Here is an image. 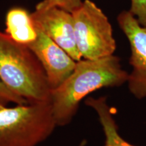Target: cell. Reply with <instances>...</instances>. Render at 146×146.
Segmentation results:
<instances>
[{
    "instance_id": "cell-2",
    "label": "cell",
    "mask_w": 146,
    "mask_h": 146,
    "mask_svg": "<svg viewBox=\"0 0 146 146\" xmlns=\"http://www.w3.org/2000/svg\"><path fill=\"white\" fill-rule=\"evenodd\" d=\"M0 80L29 103L50 102L51 89L43 67L27 45L0 31Z\"/></svg>"
},
{
    "instance_id": "cell-8",
    "label": "cell",
    "mask_w": 146,
    "mask_h": 146,
    "mask_svg": "<svg viewBox=\"0 0 146 146\" xmlns=\"http://www.w3.org/2000/svg\"><path fill=\"white\" fill-rule=\"evenodd\" d=\"M5 25V33L21 44L28 45L37 36L31 13L21 7H13L7 12Z\"/></svg>"
},
{
    "instance_id": "cell-9",
    "label": "cell",
    "mask_w": 146,
    "mask_h": 146,
    "mask_svg": "<svg viewBox=\"0 0 146 146\" xmlns=\"http://www.w3.org/2000/svg\"><path fill=\"white\" fill-rule=\"evenodd\" d=\"M87 106L96 111L105 135L104 146H135L125 141L120 135L112 109L108 104L106 97H89L85 100Z\"/></svg>"
},
{
    "instance_id": "cell-3",
    "label": "cell",
    "mask_w": 146,
    "mask_h": 146,
    "mask_svg": "<svg viewBox=\"0 0 146 146\" xmlns=\"http://www.w3.org/2000/svg\"><path fill=\"white\" fill-rule=\"evenodd\" d=\"M56 127L50 102L0 105V146H37Z\"/></svg>"
},
{
    "instance_id": "cell-11",
    "label": "cell",
    "mask_w": 146,
    "mask_h": 146,
    "mask_svg": "<svg viewBox=\"0 0 146 146\" xmlns=\"http://www.w3.org/2000/svg\"><path fill=\"white\" fill-rule=\"evenodd\" d=\"M129 11L137 18L139 23L146 27V0H130Z\"/></svg>"
},
{
    "instance_id": "cell-1",
    "label": "cell",
    "mask_w": 146,
    "mask_h": 146,
    "mask_svg": "<svg viewBox=\"0 0 146 146\" xmlns=\"http://www.w3.org/2000/svg\"><path fill=\"white\" fill-rule=\"evenodd\" d=\"M128 76L120 58L114 54L76 62L67 79L51 90L50 102L57 127H64L72 121L81 102L87 96L102 88L121 86L127 83Z\"/></svg>"
},
{
    "instance_id": "cell-7",
    "label": "cell",
    "mask_w": 146,
    "mask_h": 146,
    "mask_svg": "<svg viewBox=\"0 0 146 146\" xmlns=\"http://www.w3.org/2000/svg\"><path fill=\"white\" fill-rule=\"evenodd\" d=\"M36 29L37 36L27 46L41 64L52 90L62 85L72 74L76 61L41 29L36 27Z\"/></svg>"
},
{
    "instance_id": "cell-10",
    "label": "cell",
    "mask_w": 146,
    "mask_h": 146,
    "mask_svg": "<svg viewBox=\"0 0 146 146\" xmlns=\"http://www.w3.org/2000/svg\"><path fill=\"white\" fill-rule=\"evenodd\" d=\"M10 103L17 105L25 104L29 102L10 91L0 80V105L7 106Z\"/></svg>"
},
{
    "instance_id": "cell-13",
    "label": "cell",
    "mask_w": 146,
    "mask_h": 146,
    "mask_svg": "<svg viewBox=\"0 0 146 146\" xmlns=\"http://www.w3.org/2000/svg\"><path fill=\"white\" fill-rule=\"evenodd\" d=\"M87 144V141L86 140H83V141L81 142V143L79 144L78 146H85V145Z\"/></svg>"
},
{
    "instance_id": "cell-6",
    "label": "cell",
    "mask_w": 146,
    "mask_h": 146,
    "mask_svg": "<svg viewBox=\"0 0 146 146\" xmlns=\"http://www.w3.org/2000/svg\"><path fill=\"white\" fill-rule=\"evenodd\" d=\"M35 25L64 50L75 61L83 59L76 45L72 12L39 1L31 12Z\"/></svg>"
},
{
    "instance_id": "cell-4",
    "label": "cell",
    "mask_w": 146,
    "mask_h": 146,
    "mask_svg": "<svg viewBox=\"0 0 146 146\" xmlns=\"http://www.w3.org/2000/svg\"><path fill=\"white\" fill-rule=\"evenodd\" d=\"M72 14L76 45L83 59H99L114 54L116 43L112 27L96 3L83 0Z\"/></svg>"
},
{
    "instance_id": "cell-12",
    "label": "cell",
    "mask_w": 146,
    "mask_h": 146,
    "mask_svg": "<svg viewBox=\"0 0 146 146\" xmlns=\"http://www.w3.org/2000/svg\"><path fill=\"white\" fill-rule=\"evenodd\" d=\"M83 0H42L41 2L47 6H58L72 12L78 8Z\"/></svg>"
},
{
    "instance_id": "cell-5",
    "label": "cell",
    "mask_w": 146,
    "mask_h": 146,
    "mask_svg": "<svg viewBox=\"0 0 146 146\" xmlns=\"http://www.w3.org/2000/svg\"><path fill=\"white\" fill-rule=\"evenodd\" d=\"M116 21L130 45L132 70L128 76V88L137 99L142 100L146 98V27L129 10L121 11Z\"/></svg>"
}]
</instances>
